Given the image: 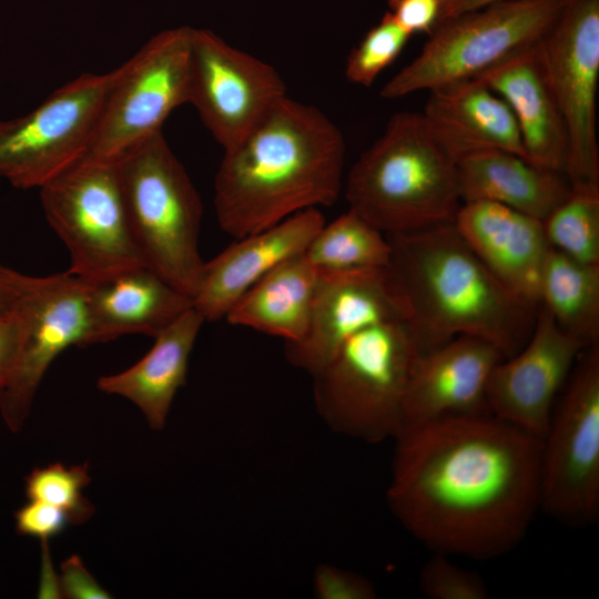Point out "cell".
Listing matches in <instances>:
<instances>
[{"label": "cell", "mask_w": 599, "mask_h": 599, "mask_svg": "<svg viewBox=\"0 0 599 599\" xmlns=\"http://www.w3.org/2000/svg\"><path fill=\"white\" fill-rule=\"evenodd\" d=\"M542 225L550 247L575 260L599 264V183L571 184Z\"/></svg>", "instance_id": "28"}, {"label": "cell", "mask_w": 599, "mask_h": 599, "mask_svg": "<svg viewBox=\"0 0 599 599\" xmlns=\"http://www.w3.org/2000/svg\"><path fill=\"white\" fill-rule=\"evenodd\" d=\"M389 12L412 35H429L440 20V0H387Z\"/></svg>", "instance_id": "34"}, {"label": "cell", "mask_w": 599, "mask_h": 599, "mask_svg": "<svg viewBox=\"0 0 599 599\" xmlns=\"http://www.w3.org/2000/svg\"><path fill=\"white\" fill-rule=\"evenodd\" d=\"M390 254L387 235L351 209L325 223L304 252L318 273L386 268Z\"/></svg>", "instance_id": "27"}, {"label": "cell", "mask_w": 599, "mask_h": 599, "mask_svg": "<svg viewBox=\"0 0 599 599\" xmlns=\"http://www.w3.org/2000/svg\"><path fill=\"white\" fill-rule=\"evenodd\" d=\"M39 191L45 219L69 252V273L93 282L145 265L114 162L82 159Z\"/></svg>", "instance_id": "8"}, {"label": "cell", "mask_w": 599, "mask_h": 599, "mask_svg": "<svg viewBox=\"0 0 599 599\" xmlns=\"http://www.w3.org/2000/svg\"><path fill=\"white\" fill-rule=\"evenodd\" d=\"M286 97L274 67L211 30L192 29L189 102L215 141L229 150Z\"/></svg>", "instance_id": "13"}, {"label": "cell", "mask_w": 599, "mask_h": 599, "mask_svg": "<svg viewBox=\"0 0 599 599\" xmlns=\"http://www.w3.org/2000/svg\"><path fill=\"white\" fill-rule=\"evenodd\" d=\"M307 331L285 343L288 363L311 376L352 336L384 323L404 322L408 306L387 268L318 273Z\"/></svg>", "instance_id": "15"}, {"label": "cell", "mask_w": 599, "mask_h": 599, "mask_svg": "<svg viewBox=\"0 0 599 599\" xmlns=\"http://www.w3.org/2000/svg\"><path fill=\"white\" fill-rule=\"evenodd\" d=\"M318 276L304 253L291 257L255 283L225 319L285 343L300 342L308 327Z\"/></svg>", "instance_id": "25"}, {"label": "cell", "mask_w": 599, "mask_h": 599, "mask_svg": "<svg viewBox=\"0 0 599 599\" xmlns=\"http://www.w3.org/2000/svg\"><path fill=\"white\" fill-rule=\"evenodd\" d=\"M387 237L386 268L408 306L407 325L419 355L458 336L484 339L505 357L524 346L538 308L490 273L453 222Z\"/></svg>", "instance_id": "3"}, {"label": "cell", "mask_w": 599, "mask_h": 599, "mask_svg": "<svg viewBox=\"0 0 599 599\" xmlns=\"http://www.w3.org/2000/svg\"><path fill=\"white\" fill-rule=\"evenodd\" d=\"M192 29L182 26L159 32L112 70L83 159L115 162L162 131L171 112L189 102Z\"/></svg>", "instance_id": "9"}, {"label": "cell", "mask_w": 599, "mask_h": 599, "mask_svg": "<svg viewBox=\"0 0 599 599\" xmlns=\"http://www.w3.org/2000/svg\"><path fill=\"white\" fill-rule=\"evenodd\" d=\"M43 545V564H42V573H41V582H40V589H39V597L41 598H57L61 597L60 591V581L59 578H57L53 575V570L50 564V560H48L49 552L45 550L47 541H42Z\"/></svg>", "instance_id": "39"}, {"label": "cell", "mask_w": 599, "mask_h": 599, "mask_svg": "<svg viewBox=\"0 0 599 599\" xmlns=\"http://www.w3.org/2000/svg\"><path fill=\"white\" fill-rule=\"evenodd\" d=\"M37 277L0 264V319L16 316L22 311Z\"/></svg>", "instance_id": "37"}, {"label": "cell", "mask_w": 599, "mask_h": 599, "mask_svg": "<svg viewBox=\"0 0 599 599\" xmlns=\"http://www.w3.org/2000/svg\"><path fill=\"white\" fill-rule=\"evenodd\" d=\"M126 217L144 264L193 298L204 261L200 195L162 131L115 162Z\"/></svg>", "instance_id": "5"}, {"label": "cell", "mask_w": 599, "mask_h": 599, "mask_svg": "<svg viewBox=\"0 0 599 599\" xmlns=\"http://www.w3.org/2000/svg\"><path fill=\"white\" fill-rule=\"evenodd\" d=\"M61 597L73 599H108L110 593L104 590L89 573L78 556H72L61 566Z\"/></svg>", "instance_id": "36"}, {"label": "cell", "mask_w": 599, "mask_h": 599, "mask_svg": "<svg viewBox=\"0 0 599 599\" xmlns=\"http://www.w3.org/2000/svg\"><path fill=\"white\" fill-rule=\"evenodd\" d=\"M24 335L22 311L0 319V395L10 384L20 358Z\"/></svg>", "instance_id": "35"}, {"label": "cell", "mask_w": 599, "mask_h": 599, "mask_svg": "<svg viewBox=\"0 0 599 599\" xmlns=\"http://www.w3.org/2000/svg\"><path fill=\"white\" fill-rule=\"evenodd\" d=\"M85 304L87 345L131 334L154 337L193 306L187 295L145 265L87 282Z\"/></svg>", "instance_id": "20"}, {"label": "cell", "mask_w": 599, "mask_h": 599, "mask_svg": "<svg viewBox=\"0 0 599 599\" xmlns=\"http://www.w3.org/2000/svg\"><path fill=\"white\" fill-rule=\"evenodd\" d=\"M418 356L407 323L377 324L355 334L312 375L319 417L332 430L366 443L394 439Z\"/></svg>", "instance_id": "6"}, {"label": "cell", "mask_w": 599, "mask_h": 599, "mask_svg": "<svg viewBox=\"0 0 599 599\" xmlns=\"http://www.w3.org/2000/svg\"><path fill=\"white\" fill-rule=\"evenodd\" d=\"M454 225L480 262L514 295L538 308L550 245L542 221L490 201L463 202Z\"/></svg>", "instance_id": "19"}, {"label": "cell", "mask_w": 599, "mask_h": 599, "mask_svg": "<svg viewBox=\"0 0 599 599\" xmlns=\"http://www.w3.org/2000/svg\"><path fill=\"white\" fill-rule=\"evenodd\" d=\"M16 530L48 541L61 534L70 524L68 516L58 507L47 502L29 499L14 512Z\"/></svg>", "instance_id": "33"}, {"label": "cell", "mask_w": 599, "mask_h": 599, "mask_svg": "<svg viewBox=\"0 0 599 599\" xmlns=\"http://www.w3.org/2000/svg\"><path fill=\"white\" fill-rule=\"evenodd\" d=\"M387 502L435 552L490 559L514 549L540 501L542 439L491 415L403 428Z\"/></svg>", "instance_id": "1"}, {"label": "cell", "mask_w": 599, "mask_h": 599, "mask_svg": "<svg viewBox=\"0 0 599 599\" xmlns=\"http://www.w3.org/2000/svg\"><path fill=\"white\" fill-rule=\"evenodd\" d=\"M345 196L351 210L386 235L451 223L463 203L456 159L423 114L409 111L394 114L359 155Z\"/></svg>", "instance_id": "4"}, {"label": "cell", "mask_w": 599, "mask_h": 599, "mask_svg": "<svg viewBox=\"0 0 599 599\" xmlns=\"http://www.w3.org/2000/svg\"><path fill=\"white\" fill-rule=\"evenodd\" d=\"M313 586L318 599H373L376 597L375 588L368 579L326 564L316 567Z\"/></svg>", "instance_id": "32"}, {"label": "cell", "mask_w": 599, "mask_h": 599, "mask_svg": "<svg viewBox=\"0 0 599 599\" xmlns=\"http://www.w3.org/2000/svg\"><path fill=\"white\" fill-rule=\"evenodd\" d=\"M318 209H307L280 223L237 238L204 262L193 307L204 321L225 318L235 303L284 261L305 252L325 224Z\"/></svg>", "instance_id": "18"}, {"label": "cell", "mask_w": 599, "mask_h": 599, "mask_svg": "<svg viewBox=\"0 0 599 599\" xmlns=\"http://www.w3.org/2000/svg\"><path fill=\"white\" fill-rule=\"evenodd\" d=\"M463 202L490 201L542 221L569 193L562 172L509 151L484 150L456 160Z\"/></svg>", "instance_id": "24"}, {"label": "cell", "mask_w": 599, "mask_h": 599, "mask_svg": "<svg viewBox=\"0 0 599 599\" xmlns=\"http://www.w3.org/2000/svg\"><path fill=\"white\" fill-rule=\"evenodd\" d=\"M419 586L433 599H485L488 597L484 580L438 554L430 558L419 575Z\"/></svg>", "instance_id": "31"}, {"label": "cell", "mask_w": 599, "mask_h": 599, "mask_svg": "<svg viewBox=\"0 0 599 599\" xmlns=\"http://www.w3.org/2000/svg\"><path fill=\"white\" fill-rule=\"evenodd\" d=\"M422 114L456 160L484 150L509 151L527 159L511 109L475 79L429 91Z\"/></svg>", "instance_id": "22"}, {"label": "cell", "mask_w": 599, "mask_h": 599, "mask_svg": "<svg viewBox=\"0 0 599 599\" xmlns=\"http://www.w3.org/2000/svg\"><path fill=\"white\" fill-rule=\"evenodd\" d=\"M85 296L87 282L68 271L37 277L22 307L24 335L19 363L0 395V412L11 430L23 426L53 361L70 346H87Z\"/></svg>", "instance_id": "16"}, {"label": "cell", "mask_w": 599, "mask_h": 599, "mask_svg": "<svg viewBox=\"0 0 599 599\" xmlns=\"http://www.w3.org/2000/svg\"><path fill=\"white\" fill-rule=\"evenodd\" d=\"M500 0H440L439 24L461 13L483 8Z\"/></svg>", "instance_id": "38"}, {"label": "cell", "mask_w": 599, "mask_h": 599, "mask_svg": "<svg viewBox=\"0 0 599 599\" xmlns=\"http://www.w3.org/2000/svg\"><path fill=\"white\" fill-rule=\"evenodd\" d=\"M542 438L540 501L568 524L599 515V347L577 359Z\"/></svg>", "instance_id": "10"}, {"label": "cell", "mask_w": 599, "mask_h": 599, "mask_svg": "<svg viewBox=\"0 0 599 599\" xmlns=\"http://www.w3.org/2000/svg\"><path fill=\"white\" fill-rule=\"evenodd\" d=\"M346 144L318 108L287 95L236 145L224 151L214 181L221 229L236 237L293 214L336 203Z\"/></svg>", "instance_id": "2"}, {"label": "cell", "mask_w": 599, "mask_h": 599, "mask_svg": "<svg viewBox=\"0 0 599 599\" xmlns=\"http://www.w3.org/2000/svg\"><path fill=\"white\" fill-rule=\"evenodd\" d=\"M204 322L192 306L153 337V346L139 362L100 377L99 389L130 400L151 428L162 429L177 390L185 384L189 358Z\"/></svg>", "instance_id": "23"}, {"label": "cell", "mask_w": 599, "mask_h": 599, "mask_svg": "<svg viewBox=\"0 0 599 599\" xmlns=\"http://www.w3.org/2000/svg\"><path fill=\"white\" fill-rule=\"evenodd\" d=\"M83 73L54 90L38 108L0 121V177L18 189H41L88 153L111 82Z\"/></svg>", "instance_id": "11"}, {"label": "cell", "mask_w": 599, "mask_h": 599, "mask_svg": "<svg viewBox=\"0 0 599 599\" xmlns=\"http://www.w3.org/2000/svg\"><path fill=\"white\" fill-rule=\"evenodd\" d=\"M537 52L566 128L565 174L570 184L599 183V0H566Z\"/></svg>", "instance_id": "12"}, {"label": "cell", "mask_w": 599, "mask_h": 599, "mask_svg": "<svg viewBox=\"0 0 599 599\" xmlns=\"http://www.w3.org/2000/svg\"><path fill=\"white\" fill-rule=\"evenodd\" d=\"M502 358L496 346L473 336L420 354L409 378L402 429L447 416L490 415L487 383Z\"/></svg>", "instance_id": "17"}, {"label": "cell", "mask_w": 599, "mask_h": 599, "mask_svg": "<svg viewBox=\"0 0 599 599\" xmlns=\"http://www.w3.org/2000/svg\"><path fill=\"white\" fill-rule=\"evenodd\" d=\"M585 348L539 305L527 342L517 353L499 361L489 375V414L542 439L555 399Z\"/></svg>", "instance_id": "14"}, {"label": "cell", "mask_w": 599, "mask_h": 599, "mask_svg": "<svg viewBox=\"0 0 599 599\" xmlns=\"http://www.w3.org/2000/svg\"><path fill=\"white\" fill-rule=\"evenodd\" d=\"M537 43L506 58L475 80L501 97L511 109L527 159L538 166L565 173L566 128L540 63Z\"/></svg>", "instance_id": "21"}, {"label": "cell", "mask_w": 599, "mask_h": 599, "mask_svg": "<svg viewBox=\"0 0 599 599\" xmlns=\"http://www.w3.org/2000/svg\"><path fill=\"white\" fill-rule=\"evenodd\" d=\"M539 305L587 347L598 344L599 264L575 260L550 247L540 277Z\"/></svg>", "instance_id": "26"}, {"label": "cell", "mask_w": 599, "mask_h": 599, "mask_svg": "<svg viewBox=\"0 0 599 599\" xmlns=\"http://www.w3.org/2000/svg\"><path fill=\"white\" fill-rule=\"evenodd\" d=\"M90 481L87 463L71 467L53 463L34 468L26 477V495L28 499L58 507L68 516L70 524L81 525L94 514L92 504L83 495Z\"/></svg>", "instance_id": "29"}, {"label": "cell", "mask_w": 599, "mask_h": 599, "mask_svg": "<svg viewBox=\"0 0 599 599\" xmlns=\"http://www.w3.org/2000/svg\"><path fill=\"white\" fill-rule=\"evenodd\" d=\"M410 37L392 13L386 12L349 52L345 64L347 80L361 87H370L398 58Z\"/></svg>", "instance_id": "30"}, {"label": "cell", "mask_w": 599, "mask_h": 599, "mask_svg": "<svg viewBox=\"0 0 599 599\" xmlns=\"http://www.w3.org/2000/svg\"><path fill=\"white\" fill-rule=\"evenodd\" d=\"M566 0H500L438 24L419 54L382 88L387 100L473 80L535 45Z\"/></svg>", "instance_id": "7"}]
</instances>
